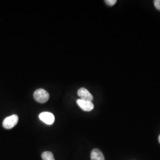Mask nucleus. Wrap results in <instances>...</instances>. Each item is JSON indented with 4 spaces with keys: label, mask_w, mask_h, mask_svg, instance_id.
<instances>
[{
    "label": "nucleus",
    "mask_w": 160,
    "mask_h": 160,
    "mask_svg": "<svg viewBox=\"0 0 160 160\" xmlns=\"http://www.w3.org/2000/svg\"><path fill=\"white\" fill-rule=\"evenodd\" d=\"M34 100L38 103H45L49 98V94L44 89L39 88L36 90L33 94Z\"/></svg>",
    "instance_id": "f257e3e1"
},
{
    "label": "nucleus",
    "mask_w": 160,
    "mask_h": 160,
    "mask_svg": "<svg viewBox=\"0 0 160 160\" xmlns=\"http://www.w3.org/2000/svg\"><path fill=\"white\" fill-rule=\"evenodd\" d=\"M18 121V116L16 114H13L6 118L2 122V126L6 129H10L17 125Z\"/></svg>",
    "instance_id": "f03ea898"
},
{
    "label": "nucleus",
    "mask_w": 160,
    "mask_h": 160,
    "mask_svg": "<svg viewBox=\"0 0 160 160\" xmlns=\"http://www.w3.org/2000/svg\"><path fill=\"white\" fill-rule=\"evenodd\" d=\"M39 117L40 120H42L43 122L49 125H52L55 121L54 115L50 112H42L39 114Z\"/></svg>",
    "instance_id": "7ed1b4c3"
},
{
    "label": "nucleus",
    "mask_w": 160,
    "mask_h": 160,
    "mask_svg": "<svg viewBox=\"0 0 160 160\" xmlns=\"http://www.w3.org/2000/svg\"><path fill=\"white\" fill-rule=\"evenodd\" d=\"M77 103L81 109L86 112H90L94 109V104L92 102L78 99Z\"/></svg>",
    "instance_id": "20e7f679"
},
{
    "label": "nucleus",
    "mask_w": 160,
    "mask_h": 160,
    "mask_svg": "<svg viewBox=\"0 0 160 160\" xmlns=\"http://www.w3.org/2000/svg\"><path fill=\"white\" fill-rule=\"evenodd\" d=\"M78 96L80 97V99L83 100L92 102L93 100L92 95L85 88H81L78 90Z\"/></svg>",
    "instance_id": "39448f33"
},
{
    "label": "nucleus",
    "mask_w": 160,
    "mask_h": 160,
    "mask_svg": "<svg viewBox=\"0 0 160 160\" xmlns=\"http://www.w3.org/2000/svg\"><path fill=\"white\" fill-rule=\"evenodd\" d=\"M91 160H105L102 152L98 149H94L91 152Z\"/></svg>",
    "instance_id": "423d86ee"
},
{
    "label": "nucleus",
    "mask_w": 160,
    "mask_h": 160,
    "mask_svg": "<svg viewBox=\"0 0 160 160\" xmlns=\"http://www.w3.org/2000/svg\"><path fill=\"white\" fill-rule=\"evenodd\" d=\"M43 160H55L53 155L50 151H45L42 154Z\"/></svg>",
    "instance_id": "0eeeda50"
},
{
    "label": "nucleus",
    "mask_w": 160,
    "mask_h": 160,
    "mask_svg": "<svg viewBox=\"0 0 160 160\" xmlns=\"http://www.w3.org/2000/svg\"><path fill=\"white\" fill-rule=\"evenodd\" d=\"M117 1L116 0H106L105 2L106 4H108L109 6H114V4L116 3Z\"/></svg>",
    "instance_id": "6e6552de"
},
{
    "label": "nucleus",
    "mask_w": 160,
    "mask_h": 160,
    "mask_svg": "<svg viewBox=\"0 0 160 160\" xmlns=\"http://www.w3.org/2000/svg\"><path fill=\"white\" fill-rule=\"evenodd\" d=\"M154 3L155 8L160 11V0H155Z\"/></svg>",
    "instance_id": "1a4fd4ad"
},
{
    "label": "nucleus",
    "mask_w": 160,
    "mask_h": 160,
    "mask_svg": "<svg viewBox=\"0 0 160 160\" xmlns=\"http://www.w3.org/2000/svg\"><path fill=\"white\" fill-rule=\"evenodd\" d=\"M158 141H159V142L160 143V136H159V137H158Z\"/></svg>",
    "instance_id": "9d476101"
}]
</instances>
